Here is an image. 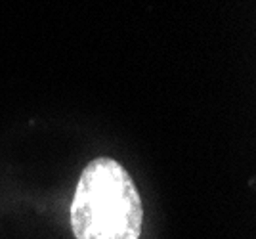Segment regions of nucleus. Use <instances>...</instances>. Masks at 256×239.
I'll return each mask as SVG.
<instances>
[{"instance_id": "f257e3e1", "label": "nucleus", "mask_w": 256, "mask_h": 239, "mask_svg": "<svg viewBox=\"0 0 256 239\" xmlns=\"http://www.w3.org/2000/svg\"><path fill=\"white\" fill-rule=\"evenodd\" d=\"M142 222V199L126 168L109 157L86 164L71 203L75 238L140 239Z\"/></svg>"}]
</instances>
